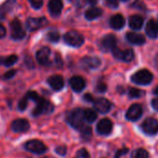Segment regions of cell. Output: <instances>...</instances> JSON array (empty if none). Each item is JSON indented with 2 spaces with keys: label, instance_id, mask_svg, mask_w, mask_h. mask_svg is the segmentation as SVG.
<instances>
[{
  "label": "cell",
  "instance_id": "cell-1",
  "mask_svg": "<svg viewBox=\"0 0 158 158\" xmlns=\"http://www.w3.org/2000/svg\"><path fill=\"white\" fill-rule=\"evenodd\" d=\"M84 110L80 108L73 109V111L69 112L67 114V121L68 123L73 127L74 128L81 129L84 127Z\"/></svg>",
  "mask_w": 158,
  "mask_h": 158
},
{
  "label": "cell",
  "instance_id": "cell-2",
  "mask_svg": "<svg viewBox=\"0 0 158 158\" xmlns=\"http://www.w3.org/2000/svg\"><path fill=\"white\" fill-rule=\"evenodd\" d=\"M35 103L36 106L32 112L33 116H39L43 114H50L54 110L53 105L48 101L43 99L42 97H40V99Z\"/></svg>",
  "mask_w": 158,
  "mask_h": 158
},
{
  "label": "cell",
  "instance_id": "cell-3",
  "mask_svg": "<svg viewBox=\"0 0 158 158\" xmlns=\"http://www.w3.org/2000/svg\"><path fill=\"white\" fill-rule=\"evenodd\" d=\"M131 80L138 85H148L152 80V73L146 69L139 70L131 76Z\"/></svg>",
  "mask_w": 158,
  "mask_h": 158
},
{
  "label": "cell",
  "instance_id": "cell-4",
  "mask_svg": "<svg viewBox=\"0 0 158 158\" xmlns=\"http://www.w3.org/2000/svg\"><path fill=\"white\" fill-rule=\"evenodd\" d=\"M64 42L66 44H68L71 47H80L81 45H83L85 39L84 36L76 31H70L68 33H66L63 36Z\"/></svg>",
  "mask_w": 158,
  "mask_h": 158
},
{
  "label": "cell",
  "instance_id": "cell-5",
  "mask_svg": "<svg viewBox=\"0 0 158 158\" xmlns=\"http://www.w3.org/2000/svg\"><path fill=\"white\" fill-rule=\"evenodd\" d=\"M10 35L14 40H22L25 36V31L22 25V23L18 19H14L10 23Z\"/></svg>",
  "mask_w": 158,
  "mask_h": 158
},
{
  "label": "cell",
  "instance_id": "cell-6",
  "mask_svg": "<svg viewBox=\"0 0 158 158\" xmlns=\"http://www.w3.org/2000/svg\"><path fill=\"white\" fill-rule=\"evenodd\" d=\"M24 149L35 154H42L48 150L47 146L41 140H38V139L28 140L27 142L24 143Z\"/></svg>",
  "mask_w": 158,
  "mask_h": 158
},
{
  "label": "cell",
  "instance_id": "cell-7",
  "mask_svg": "<svg viewBox=\"0 0 158 158\" xmlns=\"http://www.w3.org/2000/svg\"><path fill=\"white\" fill-rule=\"evenodd\" d=\"M48 21L45 17H41V18H28L26 20L25 23V26L27 28L28 31L30 32H34L36 31L40 28H42L43 26H45L47 24Z\"/></svg>",
  "mask_w": 158,
  "mask_h": 158
},
{
  "label": "cell",
  "instance_id": "cell-8",
  "mask_svg": "<svg viewBox=\"0 0 158 158\" xmlns=\"http://www.w3.org/2000/svg\"><path fill=\"white\" fill-rule=\"evenodd\" d=\"M50 49L47 47L40 48L36 52V60L38 63L44 66H50L52 65V61L50 60Z\"/></svg>",
  "mask_w": 158,
  "mask_h": 158
},
{
  "label": "cell",
  "instance_id": "cell-9",
  "mask_svg": "<svg viewBox=\"0 0 158 158\" xmlns=\"http://www.w3.org/2000/svg\"><path fill=\"white\" fill-rule=\"evenodd\" d=\"M113 55L115 59H118V60H124V61H131L134 58V52L131 48H127V49H125V50H121L119 49L118 48H114L113 50Z\"/></svg>",
  "mask_w": 158,
  "mask_h": 158
},
{
  "label": "cell",
  "instance_id": "cell-10",
  "mask_svg": "<svg viewBox=\"0 0 158 158\" xmlns=\"http://www.w3.org/2000/svg\"><path fill=\"white\" fill-rule=\"evenodd\" d=\"M142 130L148 135H155L158 133V122L154 118H147L142 123Z\"/></svg>",
  "mask_w": 158,
  "mask_h": 158
},
{
  "label": "cell",
  "instance_id": "cell-11",
  "mask_svg": "<svg viewBox=\"0 0 158 158\" xmlns=\"http://www.w3.org/2000/svg\"><path fill=\"white\" fill-rule=\"evenodd\" d=\"M30 128V124L28 120L23 118H19L14 120L11 123V129L16 133H24L27 132Z\"/></svg>",
  "mask_w": 158,
  "mask_h": 158
},
{
  "label": "cell",
  "instance_id": "cell-12",
  "mask_svg": "<svg viewBox=\"0 0 158 158\" xmlns=\"http://www.w3.org/2000/svg\"><path fill=\"white\" fill-rule=\"evenodd\" d=\"M94 108L101 114H107L112 108V103L105 98H100L94 101Z\"/></svg>",
  "mask_w": 158,
  "mask_h": 158
},
{
  "label": "cell",
  "instance_id": "cell-13",
  "mask_svg": "<svg viewBox=\"0 0 158 158\" xmlns=\"http://www.w3.org/2000/svg\"><path fill=\"white\" fill-rule=\"evenodd\" d=\"M142 115V108L139 104H132L127 112V119L129 121H136Z\"/></svg>",
  "mask_w": 158,
  "mask_h": 158
},
{
  "label": "cell",
  "instance_id": "cell-14",
  "mask_svg": "<svg viewBox=\"0 0 158 158\" xmlns=\"http://www.w3.org/2000/svg\"><path fill=\"white\" fill-rule=\"evenodd\" d=\"M113 129V123L108 118L102 119L97 125V131L101 135H108L112 132Z\"/></svg>",
  "mask_w": 158,
  "mask_h": 158
},
{
  "label": "cell",
  "instance_id": "cell-15",
  "mask_svg": "<svg viewBox=\"0 0 158 158\" xmlns=\"http://www.w3.org/2000/svg\"><path fill=\"white\" fill-rule=\"evenodd\" d=\"M48 84L50 86V88L52 89H54L55 91H59L63 88L64 80L61 75L55 74V75H52L48 78Z\"/></svg>",
  "mask_w": 158,
  "mask_h": 158
},
{
  "label": "cell",
  "instance_id": "cell-16",
  "mask_svg": "<svg viewBox=\"0 0 158 158\" xmlns=\"http://www.w3.org/2000/svg\"><path fill=\"white\" fill-rule=\"evenodd\" d=\"M70 86L75 92L82 91L86 87V81L85 79L81 76H73L70 79Z\"/></svg>",
  "mask_w": 158,
  "mask_h": 158
},
{
  "label": "cell",
  "instance_id": "cell-17",
  "mask_svg": "<svg viewBox=\"0 0 158 158\" xmlns=\"http://www.w3.org/2000/svg\"><path fill=\"white\" fill-rule=\"evenodd\" d=\"M48 11L53 17L59 16L63 8V4L61 0H49L48 2Z\"/></svg>",
  "mask_w": 158,
  "mask_h": 158
},
{
  "label": "cell",
  "instance_id": "cell-18",
  "mask_svg": "<svg viewBox=\"0 0 158 158\" xmlns=\"http://www.w3.org/2000/svg\"><path fill=\"white\" fill-rule=\"evenodd\" d=\"M102 46L105 50H113L116 47V37L114 35H107L102 40Z\"/></svg>",
  "mask_w": 158,
  "mask_h": 158
},
{
  "label": "cell",
  "instance_id": "cell-19",
  "mask_svg": "<svg viewBox=\"0 0 158 158\" xmlns=\"http://www.w3.org/2000/svg\"><path fill=\"white\" fill-rule=\"evenodd\" d=\"M145 31L150 38H156L158 36V23L154 20H150L146 24Z\"/></svg>",
  "mask_w": 158,
  "mask_h": 158
},
{
  "label": "cell",
  "instance_id": "cell-20",
  "mask_svg": "<svg viewBox=\"0 0 158 158\" xmlns=\"http://www.w3.org/2000/svg\"><path fill=\"white\" fill-rule=\"evenodd\" d=\"M144 20L139 15H132L128 19V25L133 30H139L143 25Z\"/></svg>",
  "mask_w": 158,
  "mask_h": 158
},
{
  "label": "cell",
  "instance_id": "cell-21",
  "mask_svg": "<svg viewBox=\"0 0 158 158\" xmlns=\"http://www.w3.org/2000/svg\"><path fill=\"white\" fill-rule=\"evenodd\" d=\"M15 4H16V0H7L6 3L0 6V20L5 19L6 15L10 10H12Z\"/></svg>",
  "mask_w": 158,
  "mask_h": 158
},
{
  "label": "cell",
  "instance_id": "cell-22",
  "mask_svg": "<svg viewBox=\"0 0 158 158\" xmlns=\"http://www.w3.org/2000/svg\"><path fill=\"white\" fill-rule=\"evenodd\" d=\"M125 24H126V20L121 14H115L110 20L111 27L114 28V29H116V30L123 28Z\"/></svg>",
  "mask_w": 158,
  "mask_h": 158
},
{
  "label": "cell",
  "instance_id": "cell-23",
  "mask_svg": "<svg viewBox=\"0 0 158 158\" xmlns=\"http://www.w3.org/2000/svg\"><path fill=\"white\" fill-rule=\"evenodd\" d=\"M127 39L129 43L133 45H142L145 43V38L142 35L137 34L134 32H130L127 34Z\"/></svg>",
  "mask_w": 158,
  "mask_h": 158
},
{
  "label": "cell",
  "instance_id": "cell-24",
  "mask_svg": "<svg viewBox=\"0 0 158 158\" xmlns=\"http://www.w3.org/2000/svg\"><path fill=\"white\" fill-rule=\"evenodd\" d=\"M82 63L89 69H96L101 65V60L97 57H85L82 59Z\"/></svg>",
  "mask_w": 158,
  "mask_h": 158
},
{
  "label": "cell",
  "instance_id": "cell-25",
  "mask_svg": "<svg viewBox=\"0 0 158 158\" xmlns=\"http://www.w3.org/2000/svg\"><path fill=\"white\" fill-rule=\"evenodd\" d=\"M102 14V10L101 9L93 7V8L89 9V10L86 11L85 16H86V18H87L88 20L92 21V20H95V19L99 18Z\"/></svg>",
  "mask_w": 158,
  "mask_h": 158
},
{
  "label": "cell",
  "instance_id": "cell-26",
  "mask_svg": "<svg viewBox=\"0 0 158 158\" xmlns=\"http://www.w3.org/2000/svg\"><path fill=\"white\" fill-rule=\"evenodd\" d=\"M18 60L17 55H10L8 57H0V65H4L6 67H10L14 65Z\"/></svg>",
  "mask_w": 158,
  "mask_h": 158
},
{
  "label": "cell",
  "instance_id": "cell-27",
  "mask_svg": "<svg viewBox=\"0 0 158 158\" xmlns=\"http://www.w3.org/2000/svg\"><path fill=\"white\" fill-rule=\"evenodd\" d=\"M84 117L87 122L92 123L97 119V113L92 109H86L84 110Z\"/></svg>",
  "mask_w": 158,
  "mask_h": 158
},
{
  "label": "cell",
  "instance_id": "cell-28",
  "mask_svg": "<svg viewBox=\"0 0 158 158\" xmlns=\"http://www.w3.org/2000/svg\"><path fill=\"white\" fill-rule=\"evenodd\" d=\"M131 158H148V152L144 149H137L132 152Z\"/></svg>",
  "mask_w": 158,
  "mask_h": 158
},
{
  "label": "cell",
  "instance_id": "cell-29",
  "mask_svg": "<svg viewBox=\"0 0 158 158\" xmlns=\"http://www.w3.org/2000/svg\"><path fill=\"white\" fill-rule=\"evenodd\" d=\"M47 37L50 42H58L60 39V34L57 31H50L48 33Z\"/></svg>",
  "mask_w": 158,
  "mask_h": 158
},
{
  "label": "cell",
  "instance_id": "cell-30",
  "mask_svg": "<svg viewBox=\"0 0 158 158\" xmlns=\"http://www.w3.org/2000/svg\"><path fill=\"white\" fill-rule=\"evenodd\" d=\"M28 102H29V99L24 96L20 102H19V104H18V109L21 111V112H23L26 108H27V105H28Z\"/></svg>",
  "mask_w": 158,
  "mask_h": 158
},
{
  "label": "cell",
  "instance_id": "cell-31",
  "mask_svg": "<svg viewBox=\"0 0 158 158\" xmlns=\"http://www.w3.org/2000/svg\"><path fill=\"white\" fill-rule=\"evenodd\" d=\"M74 158H90L89 152L86 149H81L76 152V155Z\"/></svg>",
  "mask_w": 158,
  "mask_h": 158
},
{
  "label": "cell",
  "instance_id": "cell-32",
  "mask_svg": "<svg viewBox=\"0 0 158 158\" xmlns=\"http://www.w3.org/2000/svg\"><path fill=\"white\" fill-rule=\"evenodd\" d=\"M28 1L31 4V6L35 10L41 9V7L43 6V3H44V0H28Z\"/></svg>",
  "mask_w": 158,
  "mask_h": 158
},
{
  "label": "cell",
  "instance_id": "cell-33",
  "mask_svg": "<svg viewBox=\"0 0 158 158\" xmlns=\"http://www.w3.org/2000/svg\"><path fill=\"white\" fill-rule=\"evenodd\" d=\"M129 96L131 98H139L141 96V91L138 89H135V88H131L130 90H129Z\"/></svg>",
  "mask_w": 158,
  "mask_h": 158
},
{
  "label": "cell",
  "instance_id": "cell-34",
  "mask_svg": "<svg viewBox=\"0 0 158 158\" xmlns=\"http://www.w3.org/2000/svg\"><path fill=\"white\" fill-rule=\"evenodd\" d=\"M16 73H17V71H16L15 69H11V70L8 71L7 73H5L3 74L2 78H3V79H6V80H8V79L12 78V77L16 74Z\"/></svg>",
  "mask_w": 158,
  "mask_h": 158
},
{
  "label": "cell",
  "instance_id": "cell-35",
  "mask_svg": "<svg viewBox=\"0 0 158 158\" xmlns=\"http://www.w3.org/2000/svg\"><path fill=\"white\" fill-rule=\"evenodd\" d=\"M81 132H82L84 138H89L91 136V128L89 127H85L84 126L81 128Z\"/></svg>",
  "mask_w": 158,
  "mask_h": 158
},
{
  "label": "cell",
  "instance_id": "cell-36",
  "mask_svg": "<svg viewBox=\"0 0 158 158\" xmlns=\"http://www.w3.org/2000/svg\"><path fill=\"white\" fill-rule=\"evenodd\" d=\"M106 4L113 9H115L118 7V0H105Z\"/></svg>",
  "mask_w": 158,
  "mask_h": 158
},
{
  "label": "cell",
  "instance_id": "cell-37",
  "mask_svg": "<svg viewBox=\"0 0 158 158\" xmlns=\"http://www.w3.org/2000/svg\"><path fill=\"white\" fill-rule=\"evenodd\" d=\"M127 152H128V149H127V148H123V149L117 151V152H116V154H115V158H120V157H122L123 155H125L126 153H127Z\"/></svg>",
  "mask_w": 158,
  "mask_h": 158
},
{
  "label": "cell",
  "instance_id": "cell-38",
  "mask_svg": "<svg viewBox=\"0 0 158 158\" xmlns=\"http://www.w3.org/2000/svg\"><path fill=\"white\" fill-rule=\"evenodd\" d=\"M106 89H107V87H106V85L103 84V83H99L98 86L96 87V90L99 91V92H105Z\"/></svg>",
  "mask_w": 158,
  "mask_h": 158
},
{
  "label": "cell",
  "instance_id": "cell-39",
  "mask_svg": "<svg viewBox=\"0 0 158 158\" xmlns=\"http://www.w3.org/2000/svg\"><path fill=\"white\" fill-rule=\"evenodd\" d=\"M55 151L60 155H64L66 153V148L64 146H58Z\"/></svg>",
  "mask_w": 158,
  "mask_h": 158
},
{
  "label": "cell",
  "instance_id": "cell-40",
  "mask_svg": "<svg viewBox=\"0 0 158 158\" xmlns=\"http://www.w3.org/2000/svg\"><path fill=\"white\" fill-rule=\"evenodd\" d=\"M7 32H6V28L2 25V24H0V39L5 37Z\"/></svg>",
  "mask_w": 158,
  "mask_h": 158
},
{
  "label": "cell",
  "instance_id": "cell-41",
  "mask_svg": "<svg viewBox=\"0 0 158 158\" xmlns=\"http://www.w3.org/2000/svg\"><path fill=\"white\" fill-rule=\"evenodd\" d=\"M152 106L153 107V109H155L156 111H158V98L153 99L152 101Z\"/></svg>",
  "mask_w": 158,
  "mask_h": 158
},
{
  "label": "cell",
  "instance_id": "cell-42",
  "mask_svg": "<svg viewBox=\"0 0 158 158\" xmlns=\"http://www.w3.org/2000/svg\"><path fill=\"white\" fill-rule=\"evenodd\" d=\"M84 100L87 101V102H93V97L90 94H86L84 96Z\"/></svg>",
  "mask_w": 158,
  "mask_h": 158
},
{
  "label": "cell",
  "instance_id": "cell-43",
  "mask_svg": "<svg viewBox=\"0 0 158 158\" xmlns=\"http://www.w3.org/2000/svg\"><path fill=\"white\" fill-rule=\"evenodd\" d=\"M87 3L90 4V5H95L97 3V0H86Z\"/></svg>",
  "mask_w": 158,
  "mask_h": 158
},
{
  "label": "cell",
  "instance_id": "cell-44",
  "mask_svg": "<svg viewBox=\"0 0 158 158\" xmlns=\"http://www.w3.org/2000/svg\"><path fill=\"white\" fill-rule=\"evenodd\" d=\"M153 93L155 94V95H158V86L154 89V90H153Z\"/></svg>",
  "mask_w": 158,
  "mask_h": 158
},
{
  "label": "cell",
  "instance_id": "cell-45",
  "mask_svg": "<svg viewBox=\"0 0 158 158\" xmlns=\"http://www.w3.org/2000/svg\"><path fill=\"white\" fill-rule=\"evenodd\" d=\"M155 65H156V67L158 68V55L155 57Z\"/></svg>",
  "mask_w": 158,
  "mask_h": 158
},
{
  "label": "cell",
  "instance_id": "cell-46",
  "mask_svg": "<svg viewBox=\"0 0 158 158\" xmlns=\"http://www.w3.org/2000/svg\"><path fill=\"white\" fill-rule=\"evenodd\" d=\"M121 1H127V0H121Z\"/></svg>",
  "mask_w": 158,
  "mask_h": 158
},
{
  "label": "cell",
  "instance_id": "cell-47",
  "mask_svg": "<svg viewBox=\"0 0 158 158\" xmlns=\"http://www.w3.org/2000/svg\"><path fill=\"white\" fill-rule=\"evenodd\" d=\"M44 158H47V157H44Z\"/></svg>",
  "mask_w": 158,
  "mask_h": 158
}]
</instances>
